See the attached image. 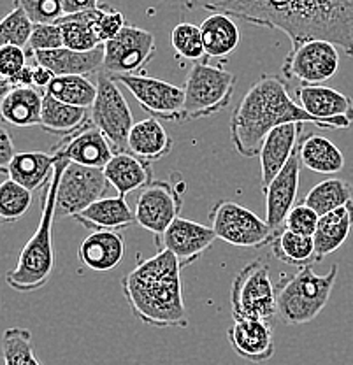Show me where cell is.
Instances as JSON below:
<instances>
[{
  "label": "cell",
  "mask_w": 353,
  "mask_h": 365,
  "mask_svg": "<svg viewBox=\"0 0 353 365\" xmlns=\"http://www.w3.org/2000/svg\"><path fill=\"white\" fill-rule=\"evenodd\" d=\"M185 7L276 29L292 46L329 41L353 58V0H185Z\"/></svg>",
  "instance_id": "obj_1"
},
{
  "label": "cell",
  "mask_w": 353,
  "mask_h": 365,
  "mask_svg": "<svg viewBox=\"0 0 353 365\" xmlns=\"http://www.w3.org/2000/svg\"><path fill=\"white\" fill-rule=\"evenodd\" d=\"M288 123H311L318 128H327V125L294 102L282 76L265 74L250 86L235 106L230 118V139L241 157L253 158L260 153L269 132Z\"/></svg>",
  "instance_id": "obj_2"
},
{
  "label": "cell",
  "mask_w": 353,
  "mask_h": 365,
  "mask_svg": "<svg viewBox=\"0 0 353 365\" xmlns=\"http://www.w3.org/2000/svg\"><path fill=\"white\" fill-rule=\"evenodd\" d=\"M181 269L169 250H158L121 277V290L135 318L157 329L188 325Z\"/></svg>",
  "instance_id": "obj_3"
},
{
  "label": "cell",
  "mask_w": 353,
  "mask_h": 365,
  "mask_svg": "<svg viewBox=\"0 0 353 365\" xmlns=\"http://www.w3.org/2000/svg\"><path fill=\"white\" fill-rule=\"evenodd\" d=\"M66 158H58L51 180L44 186L41 199V220L37 230L21 250L16 267L6 274V281L13 290L30 294L46 287L55 269V250H53V223L56 220V193L63 169L69 165Z\"/></svg>",
  "instance_id": "obj_4"
},
{
  "label": "cell",
  "mask_w": 353,
  "mask_h": 365,
  "mask_svg": "<svg viewBox=\"0 0 353 365\" xmlns=\"http://www.w3.org/2000/svg\"><path fill=\"white\" fill-rule=\"evenodd\" d=\"M337 279V265L329 272L317 274L311 265L301 267L294 276L282 277L276 287L278 314L287 325H305L313 322L327 306Z\"/></svg>",
  "instance_id": "obj_5"
},
{
  "label": "cell",
  "mask_w": 353,
  "mask_h": 365,
  "mask_svg": "<svg viewBox=\"0 0 353 365\" xmlns=\"http://www.w3.org/2000/svg\"><path fill=\"white\" fill-rule=\"evenodd\" d=\"M235 74L211 63L193 62L185 78V120L213 116L229 106L235 90Z\"/></svg>",
  "instance_id": "obj_6"
},
{
  "label": "cell",
  "mask_w": 353,
  "mask_h": 365,
  "mask_svg": "<svg viewBox=\"0 0 353 365\" xmlns=\"http://www.w3.org/2000/svg\"><path fill=\"white\" fill-rule=\"evenodd\" d=\"M232 318L271 319L278 314L276 287L269 276L265 262L252 260L232 279L230 288Z\"/></svg>",
  "instance_id": "obj_7"
},
{
  "label": "cell",
  "mask_w": 353,
  "mask_h": 365,
  "mask_svg": "<svg viewBox=\"0 0 353 365\" xmlns=\"http://www.w3.org/2000/svg\"><path fill=\"white\" fill-rule=\"evenodd\" d=\"M210 222L216 237L237 248H264L276 235L265 220L232 200H218L213 205Z\"/></svg>",
  "instance_id": "obj_8"
},
{
  "label": "cell",
  "mask_w": 353,
  "mask_h": 365,
  "mask_svg": "<svg viewBox=\"0 0 353 365\" xmlns=\"http://www.w3.org/2000/svg\"><path fill=\"white\" fill-rule=\"evenodd\" d=\"M90 114L93 127L108 137L116 153L127 151V139L134 127V116L118 81L108 72H101L97 76V98Z\"/></svg>",
  "instance_id": "obj_9"
},
{
  "label": "cell",
  "mask_w": 353,
  "mask_h": 365,
  "mask_svg": "<svg viewBox=\"0 0 353 365\" xmlns=\"http://www.w3.org/2000/svg\"><path fill=\"white\" fill-rule=\"evenodd\" d=\"M104 170L69 163L60 178L56 193V218L78 216L97 200L104 199L109 190Z\"/></svg>",
  "instance_id": "obj_10"
},
{
  "label": "cell",
  "mask_w": 353,
  "mask_h": 365,
  "mask_svg": "<svg viewBox=\"0 0 353 365\" xmlns=\"http://www.w3.org/2000/svg\"><path fill=\"white\" fill-rule=\"evenodd\" d=\"M104 48V72L109 76L141 74L157 53V41L148 30L127 25Z\"/></svg>",
  "instance_id": "obj_11"
},
{
  "label": "cell",
  "mask_w": 353,
  "mask_h": 365,
  "mask_svg": "<svg viewBox=\"0 0 353 365\" xmlns=\"http://www.w3.org/2000/svg\"><path fill=\"white\" fill-rule=\"evenodd\" d=\"M283 76L302 85H322L339 71V51L329 41H306L292 46L282 66Z\"/></svg>",
  "instance_id": "obj_12"
},
{
  "label": "cell",
  "mask_w": 353,
  "mask_h": 365,
  "mask_svg": "<svg viewBox=\"0 0 353 365\" xmlns=\"http://www.w3.org/2000/svg\"><path fill=\"white\" fill-rule=\"evenodd\" d=\"M183 193L173 181L153 180L139 192L135 199V223L155 235V241L165 234L167 228L183 207Z\"/></svg>",
  "instance_id": "obj_13"
},
{
  "label": "cell",
  "mask_w": 353,
  "mask_h": 365,
  "mask_svg": "<svg viewBox=\"0 0 353 365\" xmlns=\"http://www.w3.org/2000/svg\"><path fill=\"white\" fill-rule=\"evenodd\" d=\"M113 78L134 95L139 106L148 114H151V118L165 121L185 120V91L180 86L144 74L113 76Z\"/></svg>",
  "instance_id": "obj_14"
},
{
  "label": "cell",
  "mask_w": 353,
  "mask_h": 365,
  "mask_svg": "<svg viewBox=\"0 0 353 365\" xmlns=\"http://www.w3.org/2000/svg\"><path fill=\"white\" fill-rule=\"evenodd\" d=\"M297 104L307 114L327 125L329 130L350 128L353 123V101L341 91L324 85H301L295 90Z\"/></svg>",
  "instance_id": "obj_15"
},
{
  "label": "cell",
  "mask_w": 353,
  "mask_h": 365,
  "mask_svg": "<svg viewBox=\"0 0 353 365\" xmlns=\"http://www.w3.org/2000/svg\"><path fill=\"white\" fill-rule=\"evenodd\" d=\"M216 239L218 237L211 227L187 218H176L165 234L155 242L160 250H169L178 258L181 267H188L211 248Z\"/></svg>",
  "instance_id": "obj_16"
},
{
  "label": "cell",
  "mask_w": 353,
  "mask_h": 365,
  "mask_svg": "<svg viewBox=\"0 0 353 365\" xmlns=\"http://www.w3.org/2000/svg\"><path fill=\"white\" fill-rule=\"evenodd\" d=\"M51 153L58 158H66L67 162L76 163V165L104 170V167L111 162L116 151L108 137L97 127H93V123H90L83 130L66 137L58 146L53 148Z\"/></svg>",
  "instance_id": "obj_17"
},
{
  "label": "cell",
  "mask_w": 353,
  "mask_h": 365,
  "mask_svg": "<svg viewBox=\"0 0 353 365\" xmlns=\"http://www.w3.org/2000/svg\"><path fill=\"white\" fill-rule=\"evenodd\" d=\"M301 158L299 151L292 155L282 173L271 181L267 190H264L265 197V222L278 234L283 230L285 220L295 207V199L299 192V178H301Z\"/></svg>",
  "instance_id": "obj_18"
},
{
  "label": "cell",
  "mask_w": 353,
  "mask_h": 365,
  "mask_svg": "<svg viewBox=\"0 0 353 365\" xmlns=\"http://www.w3.org/2000/svg\"><path fill=\"white\" fill-rule=\"evenodd\" d=\"M234 353L252 364L267 362L275 356V334L267 319L239 318L227 330Z\"/></svg>",
  "instance_id": "obj_19"
},
{
  "label": "cell",
  "mask_w": 353,
  "mask_h": 365,
  "mask_svg": "<svg viewBox=\"0 0 353 365\" xmlns=\"http://www.w3.org/2000/svg\"><path fill=\"white\" fill-rule=\"evenodd\" d=\"M302 134V125L288 123L276 127L265 137L260 148V185L262 192L267 190L271 181L282 173L292 155L299 148Z\"/></svg>",
  "instance_id": "obj_20"
},
{
  "label": "cell",
  "mask_w": 353,
  "mask_h": 365,
  "mask_svg": "<svg viewBox=\"0 0 353 365\" xmlns=\"http://www.w3.org/2000/svg\"><path fill=\"white\" fill-rule=\"evenodd\" d=\"M125 257V239L120 232H92L79 245L78 258L83 267L108 272L118 267Z\"/></svg>",
  "instance_id": "obj_21"
},
{
  "label": "cell",
  "mask_w": 353,
  "mask_h": 365,
  "mask_svg": "<svg viewBox=\"0 0 353 365\" xmlns=\"http://www.w3.org/2000/svg\"><path fill=\"white\" fill-rule=\"evenodd\" d=\"M32 58L36 66L46 67L53 76H88L97 74V71L104 66V48L92 49V51H72L69 48L53 49V51H37Z\"/></svg>",
  "instance_id": "obj_22"
},
{
  "label": "cell",
  "mask_w": 353,
  "mask_h": 365,
  "mask_svg": "<svg viewBox=\"0 0 353 365\" xmlns=\"http://www.w3.org/2000/svg\"><path fill=\"white\" fill-rule=\"evenodd\" d=\"M74 220L93 232H120L134 225L135 212L125 197H104L86 207L81 215L74 216Z\"/></svg>",
  "instance_id": "obj_23"
},
{
  "label": "cell",
  "mask_w": 353,
  "mask_h": 365,
  "mask_svg": "<svg viewBox=\"0 0 353 365\" xmlns=\"http://www.w3.org/2000/svg\"><path fill=\"white\" fill-rule=\"evenodd\" d=\"M104 176L118 192V197H127L128 193L150 185L153 181V170L151 163L144 162L128 151H121L115 153L111 162L104 167Z\"/></svg>",
  "instance_id": "obj_24"
},
{
  "label": "cell",
  "mask_w": 353,
  "mask_h": 365,
  "mask_svg": "<svg viewBox=\"0 0 353 365\" xmlns=\"http://www.w3.org/2000/svg\"><path fill=\"white\" fill-rule=\"evenodd\" d=\"M173 137L167 134L157 118H146L132 127L127 139V151L148 163L158 162L173 151Z\"/></svg>",
  "instance_id": "obj_25"
},
{
  "label": "cell",
  "mask_w": 353,
  "mask_h": 365,
  "mask_svg": "<svg viewBox=\"0 0 353 365\" xmlns=\"http://www.w3.org/2000/svg\"><path fill=\"white\" fill-rule=\"evenodd\" d=\"M44 91L14 88L0 98V120L13 127H39Z\"/></svg>",
  "instance_id": "obj_26"
},
{
  "label": "cell",
  "mask_w": 353,
  "mask_h": 365,
  "mask_svg": "<svg viewBox=\"0 0 353 365\" xmlns=\"http://www.w3.org/2000/svg\"><path fill=\"white\" fill-rule=\"evenodd\" d=\"M353 228V200L336 211L327 212L318 220L317 232L313 235L317 262L336 253L350 237Z\"/></svg>",
  "instance_id": "obj_27"
},
{
  "label": "cell",
  "mask_w": 353,
  "mask_h": 365,
  "mask_svg": "<svg viewBox=\"0 0 353 365\" xmlns=\"http://www.w3.org/2000/svg\"><path fill=\"white\" fill-rule=\"evenodd\" d=\"M56 163H58V157L53 153L24 151V153H16V157L13 158L7 176L30 192H36L48 185Z\"/></svg>",
  "instance_id": "obj_28"
},
{
  "label": "cell",
  "mask_w": 353,
  "mask_h": 365,
  "mask_svg": "<svg viewBox=\"0 0 353 365\" xmlns=\"http://www.w3.org/2000/svg\"><path fill=\"white\" fill-rule=\"evenodd\" d=\"M92 123L90 109L74 108V106L63 104L56 98L44 93L43 113H41V125L43 130L53 135L69 137L76 132L83 130L86 125Z\"/></svg>",
  "instance_id": "obj_29"
},
{
  "label": "cell",
  "mask_w": 353,
  "mask_h": 365,
  "mask_svg": "<svg viewBox=\"0 0 353 365\" xmlns=\"http://www.w3.org/2000/svg\"><path fill=\"white\" fill-rule=\"evenodd\" d=\"M199 26L206 58H225L241 43V30L229 14L211 13Z\"/></svg>",
  "instance_id": "obj_30"
},
{
  "label": "cell",
  "mask_w": 353,
  "mask_h": 365,
  "mask_svg": "<svg viewBox=\"0 0 353 365\" xmlns=\"http://www.w3.org/2000/svg\"><path fill=\"white\" fill-rule=\"evenodd\" d=\"M299 158L306 169L318 174H337L344 167V155L327 137L309 134L299 143Z\"/></svg>",
  "instance_id": "obj_31"
},
{
  "label": "cell",
  "mask_w": 353,
  "mask_h": 365,
  "mask_svg": "<svg viewBox=\"0 0 353 365\" xmlns=\"http://www.w3.org/2000/svg\"><path fill=\"white\" fill-rule=\"evenodd\" d=\"M272 255L278 258L285 265H292V267H306V265H313L317 262V253H314V241L313 237H306V235H299L295 232L280 230L275 235L271 242Z\"/></svg>",
  "instance_id": "obj_32"
},
{
  "label": "cell",
  "mask_w": 353,
  "mask_h": 365,
  "mask_svg": "<svg viewBox=\"0 0 353 365\" xmlns=\"http://www.w3.org/2000/svg\"><path fill=\"white\" fill-rule=\"evenodd\" d=\"M95 9L66 14L56 21L62 29L63 48H69L72 51H92V49L101 48L102 44L98 43L93 30Z\"/></svg>",
  "instance_id": "obj_33"
},
{
  "label": "cell",
  "mask_w": 353,
  "mask_h": 365,
  "mask_svg": "<svg viewBox=\"0 0 353 365\" xmlns=\"http://www.w3.org/2000/svg\"><path fill=\"white\" fill-rule=\"evenodd\" d=\"M44 93L74 108L92 109L97 98V83L85 76H56Z\"/></svg>",
  "instance_id": "obj_34"
},
{
  "label": "cell",
  "mask_w": 353,
  "mask_h": 365,
  "mask_svg": "<svg viewBox=\"0 0 353 365\" xmlns=\"http://www.w3.org/2000/svg\"><path fill=\"white\" fill-rule=\"evenodd\" d=\"M353 200V188L348 181L339 178H330L314 185L306 193L305 204L313 209L318 216L336 211Z\"/></svg>",
  "instance_id": "obj_35"
},
{
  "label": "cell",
  "mask_w": 353,
  "mask_h": 365,
  "mask_svg": "<svg viewBox=\"0 0 353 365\" xmlns=\"http://www.w3.org/2000/svg\"><path fill=\"white\" fill-rule=\"evenodd\" d=\"M32 193L13 180L0 182V225H11L24 218L32 205Z\"/></svg>",
  "instance_id": "obj_36"
},
{
  "label": "cell",
  "mask_w": 353,
  "mask_h": 365,
  "mask_svg": "<svg viewBox=\"0 0 353 365\" xmlns=\"http://www.w3.org/2000/svg\"><path fill=\"white\" fill-rule=\"evenodd\" d=\"M4 365H43L34 353L32 332L21 327H11L2 334Z\"/></svg>",
  "instance_id": "obj_37"
},
{
  "label": "cell",
  "mask_w": 353,
  "mask_h": 365,
  "mask_svg": "<svg viewBox=\"0 0 353 365\" xmlns=\"http://www.w3.org/2000/svg\"><path fill=\"white\" fill-rule=\"evenodd\" d=\"M170 46H173L174 53L185 60L200 62L203 58H206L200 26L193 25V23H178L170 30Z\"/></svg>",
  "instance_id": "obj_38"
},
{
  "label": "cell",
  "mask_w": 353,
  "mask_h": 365,
  "mask_svg": "<svg viewBox=\"0 0 353 365\" xmlns=\"http://www.w3.org/2000/svg\"><path fill=\"white\" fill-rule=\"evenodd\" d=\"M34 23L26 16L21 7H14L4 20H0V48L4 46H18L26 49Z\"/></svg>",
  "instance_id": "obj_39"
},
{
  "label": "cell",
  "mask_w": 353,
  "mask_h": 365,
  "mask_svg": "<svg viewBox=\"0 0 353 365\" xmlns=\"http://www.w3.org/2000/svg\"><path fill=\"white\" fill-rule=\"evenodd\" d=\"M125 26H127V21H125L121 11L115 9L113 6H108V4H98L97 9H95L93 20V30L98 43H109L111 39H115Z\"/></svg>",
  "instance_id": "obj_40"
},
{
  "label": "cell",
  "mask_w": 353,
  "mask_h": 365,
  "mask_svg": "<svg viewBox=\"0 0 353 365\" xmlns=\"http://www.w3.org/2000/svg\"><path fill=\"white\" fill-rule=\"evenodd\" d=\"M16 6L25 11L34 25L56 23L66 16L62 0H16Z\"/></svg>",
  "instance_id": "obj_41"
},
{
  "label": "cell",
  "mask_w": 353,
  "mask_h": 365,
  "mask_svg": "<svg viewBox=\"0 0 353 365\" xmlns=\"http://www.w3.org/2000/svg\"><path fill=\"white\" fill-rule=\"evenodd\" d=\"M63 48L62 29L58 23H44V25H34L32 36H30L26 53L32 56L37 51H53V49Z\"/></svg>",
  "instance_id": "obj_42"
},
{
  "label": "cell",
  "mask_w": 353,
  "mask_h": 365,
  "mask_svg": "<svg viewBox=\"0 0 353 365\" xmlns=\"http://www.w3.org/2000/svg\"><path fill=\"white\" fill-rule=\"evenodd\" d=\"M318 220H320V216H318L313 209L307 207V205L302 202V204H297L294 209H292L290 215H288L287 220H285L283 228H287V230L290 232H295V234L299 235L313 237L318 227Z\"/></svg>",
  "instance_id": "obj_43"
},
{
  "label": "cell",
  "mask_w": 353,
  "mask_h": 365,
  "mask_svg": "<svg viewBox=\"0 0 353 365\" xmlns=\"http://www.w3.org/2000/svg\"><path fill=\"white\" fill-rule=\"evenodd\" d=\"M26 49L18 46H4L0 48V78H13L21 68L26 67Z\"/></svg>",
  "instance_id": "obj_44"
},
{
  "label": "cell",
  "mask_w": 353,
  "mask_h": 365,
  "mask_svg": "<svg viewBox=\"0 0 353 365\" xmlns=\"http://www.w3.org/2000/svg\"><path fill=\"white\" fill-rule=\"evenodd\" d=\"M14 157H16V150H14L13 137L6 127L0 125V174H7Z\"/></svg>",
  "instance_id": "obj_45"
},
{
  "label": "cell",
  "mask_w": 353,
  "mask_h": 365,
  "mask_svg": "<svg viewBox=\"0 0 353 365\" xmlns=\"http://www.w3.org/2000/svg\"><path fill=\"white\" fill-rule=\"evenodd\" d=\"M53 78H55V76H53V72L48 71L46 67H43V66L34 67V88L46 91L48 86L51 85Z\"/></svg>",
  "instance_id": "obj_46"
},
{
  "label": "cell",
  "mask_w": 353,
  "mask_h": 365,
  "mask_svg": "<svg viewBox=\"0 0 353 365\" xmlns=\"http://www.w3.org/2000/svg\"><path fill=\"white\" fill-rule=\"evenodd\" d=\"M62 2H63V11H66V14L90 11L98 6V0H62Z\"/></svg>",
  "instance_id": "obj_47"
},
{
  "label": "cell",
  "mask_w": 353,
  "mask_h": 365,
  "mask_svg": "<svg viewBox=\"0 0 353 365\" xmlns=\"http://www.w3.org/2000/svg\"><path fill=\"white\" fill-rule=\"evenodd\" d=\"M9 81L14 88H30V86H34V67L26 66L21 68L16 76L9 78Z\"/></svg>",
  "instance_id": "obj_48"
},
{
  "label": "cell",
  "mask_w": 353,
  "mask_h": 365,
  "mask_svg": "<svg viewBox=\"0 0 353 365\" xmlns=\"http://www.w3.org/2000/svg\"><path fill=\"white\" fill-rule=\"evenodd\" d=\"M11 90H14V86L11 85V81L7 78H0V98L4 97V95L9 93Z\"/></svg>",
  "instance_id": "obj_49"
}]
</instances>
